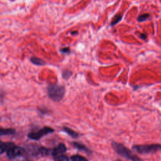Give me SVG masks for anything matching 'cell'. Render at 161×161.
I'll list each match as a JSON object with an SVG mask.
<instances>
[{"label":"cell","instance_id":"obj_18","mask_svg":"<svg viewBox=\"0 0 161 161\" xmlns=\"http://www.w3.org/2000/svg\"><path fill=\"white\" fill-rule=\"evenodd\" d=\"M140 37H141L142 38H144V39H145V38H146V35L145 34H141Z\"/></svg>","mask_w":161,"mask_h":161},{"label":"cell","instance_id":"obj_14","mask_svg":"<svg viewBox=\"0 0 161 161\" xmlns=\"http://www.w3.org/2000/svg\"><path fill=\"white\" fill-rule=\"evenodd\" d=\"M149 15L148 14H144L142 15H140V17H138V20L139 21H144L145 20H146L147 19L149 18Z\"/></svg>","mask_w":161,"mask_h":161},{"label":"cell","instance_id":"obj_11","mask_svg":"<svg viewBox=\"0 0 161 161\" xmlns=\"http://www.w3.org/2000/svg\"><path fill=\"white\" fill-rule=\"evenodd\" d=\"M64 130H65L66 132H67L69 135H70V136H72L73 137H77L78 136V133L75 132V131H72V130L69 129V128H64Z\"/></svg>","mask_w":161,"mask_h":161},{"label":"cell","instance_id":"obj_13","mask_svg":"<svg viewBox=\"0 0 161 161\" xmlns=\"http://www.w3.org/2000/svg\"><path fill=\"white\" fill-rule=\"evenodd\" d=\"M56 161H69V159L67 158V157L63 156V155H60V156H58L57 157H56V159H55Z\"/></svg>","mask_w":161,"mask_h":161},{"label":"cell","instance_id":"obj_7","mask_svg":"<svg viewBox=\"0 0 161 161\" xmlns=\"http://www.w3.org/2000/svg\"><path fill=\"white\" fill-rule=\"evenodd\" d=\"M15 130L11 128H0V136L6 135H11L15 133Z\"/></svg>","mask_w":161,"mask_h":161},{"label":"cell","instance_id":"obj_15","mask_svg":"<svg viewBox=\"0 0 161 161\" xmlns=\"http://www.w3.org/2000/svg\"><path fill=\"white\" fill-rule=\"evenodd\" d=\"M72 75V73L69 70H64L62 74V76L64 79H68L69 77Z\"/></svg>","mask_w":161,"mask_h":161},{"label":"cell","instance_id":"obj_8","mask_svg":"<svg viewBox=\"0 0 161 161\" xmlns=\"http://www.w3.org/2000/svg\"><path fill=\"white\" fill-rule=\"evenodd\" d=\"M31 62L37 66H43L46 64V62L37 57H32Z\"/></svg>","mask_w":161,"mask_h":161},{"label":"cell","instance_id":"obj_2","mask_svg":"<svg viewBox=\"0 0 161 161\" xmlns=\"http://www.w3.org/2000/svg\"><path fill=\"white\" fill-rule=\"evenodd\" d=\"M113 147L116 150V152L120 154L121 156L125 157L127 159H129L131 161H142L139 157L134 155L130 150H128L127 148L125 147L122 144L117 142L113 143Z\"/></svg>","mask_w":161,"mask_h":161},{"label":"cell","instance_id":"obj_12","mask_svg":"<svg viewBox=\"0 0 161 161\" xmlns=\"http://www.w3.org/2000/svg\"><path fill=\"white\" fill-rule=\"evenodd\" d=\"M72 161H88L86 158L80 156H74L71 157Z\"/></svg>","mask_w":161,"mask_h":161},{"label":"cell","instance_id":"obj_4","mask_svg":"<svg viewBox=\"0 0 161 161\" xmlns=\"http://www.w3.org/2000/svg\"><path fill=\"white\" fill-rule=\"evenodd\" d=\"M6 152L9 158L15 159V157L21 156L24 153V150L21 147L15 146L14 144L11 143Z\"/></svg>","mask_w":161,"mask_h":161},{"label":"cell","instance_id":"obj_1","mask_svg":"<svg viewBox=\"0 0 161 161\" xmlns=\"http://www.w3.org/2000/svg\"><path fill=\"white\" fill-rule=\"evenodd\" d=\"M49 98L55 101H59L62 99L65 93L64 87L57 85H49L47 88Z\"/></svg>","mask_w":161,"mask_h":161},{"label":"cell","instance_id":"obj_17","mask_svg":"<svg viewBox=\"0 0 161 161\" xmlns=\"http://www.w3.org/2000/svg\"><path fill=\"white\" fill-rule=\"evenodd\" d=\"M61 51H62L63 53H68L69 52V48H65V49L61 50Z\"/></svg>","mask_w":161,"mask_h":161},{"label":"cell","instance_id":"obj_3","mask_svg":"<svg viewBox=\"0 0 161 161\" xmlns=\"http://www.w3.org/2000/svg\"><path fill=\"white\" fill-rule=\"evenodd\" d=\"M133 150L140 154H148L156 152L157 151L161 150V146L160 145H147V146H135Z\"/></svg>","mask_w":161,"mask_h":161},{"label":"cell","instance_id":"obj_5","mask_svg":"<svg viewBox=\"0 0 161 161\" xmlns=\"http://www.w3.org/2000/svg\"><path fill=\"white\" fill-rule=\"evenodd\" d=\"M54 130L49 127H44L42 129L38 130L36 132H31L28 134V137L33 140H38L42 137L44 135L49 133L53 132Z\"/></svg>","mask_w":161,"mask_h":161},{"label":"cell","instance_id":"obj_10","mask_svg":"<svg viewBox=\"0 0 161 161\" xmlns=\"http://www.w3.org/2000/svg\"><path fill=\"white\" fill-rule=\"evenodd\" d=\"M122 15L121 14H117L116 16H115L113 19V21H111V25H115L118 23L121 20Z\"/></svg>","mask_w":161,"mask_h":161},{"label":"cell","instance_id":"obj_6","mask_svg":"<svg viewBox=\"0 0 161 161\" xmlns=\"http://www.w3.org/2000/svg\"><path fill=\"white\" fill-rule=\"evenodd\" d=\"M66 151V147L65 145L63 144H60L55 148L53 150V155L55 157L60 156L61 154H64Z\"/></svg>","mask_w":161,"mask_h":161},{"label":"cell","instance_id":"obj_9","mask_svg":"<svg viewBox=\"0 0 161 161\" xmlns=\"http://www.w3.org/2000/svg\"><path fill=\"white\" fill-rule=\"evenodd\" d=\"M11 143H4L0 141V154H3L5 151H7Z\"/></svg>","mask_w":161,"mask_h":161},{"label":"cell","instance_id":"obj_16","mask_svg":"<svg viewBox=\"0 0 161 161\" xmlns=\"http://www.w3.org/2000/svg\"><path fill=\"white\" fill-rule=\"evenodd\" d=\"M18 157V158L17 160H16V161H29L28 160L23 158V157H22L21 156H19Z\"/></svg>","mask_w":161,"mask_h":161}]
</instances>
